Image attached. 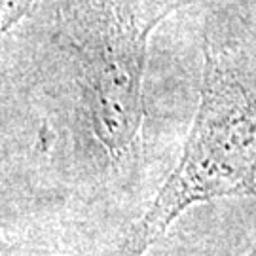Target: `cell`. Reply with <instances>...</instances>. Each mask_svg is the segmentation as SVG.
Listing matches in <instances>:
<instances>
[{
    "mask_svg": "<svg viewBox=\"0 0 256 256\" xmlns=\"http://www.w3.org/2000/svg\"><path fill=\"white\" fill-rule=\"evenodd\" d=\"M180 0H61V59L28 82L38 144L68 156L84 182L131 184L142 158V84L150 32Z\"/></svg>",
    "mask_w": 256,
    "mask_h": 256,
    "instance_id": "6da1fadb",
    "label": "cell"
},
{
    "mask_svg": "<svg viewBox=\"0 0 256 256\" xmlns=\"http://www.w3.org/2000/svg\"><path fill=\"white\" fill-rule=\"evenodd\" d=\"M256 196V44L207 30L200 104L180 160L108 256H146L198 203Z\"/></svg>",
    "mask_w": 256,
    "mask_h": 256,
    "instance_id": "7a4b0ae2",
    "label": "cell"
},
{
    "mask_svg": "<svg viewBox=\"0 0 256 256\" xmlns=\"http://www.w3.org/2000/svg\"><path fill=\"white\" fill-rule=\"evenodd\" d=\"M162 256H256V228L245 236H236L228 239H210L205 245H198L190 250V254L176 250L173 243L164 248Z\"/></svg>",
    "mask_w": 256,
    "mask_h": 256,
    "instance_id": "3957f363",
    "label": "cell"
}]
</instances>
